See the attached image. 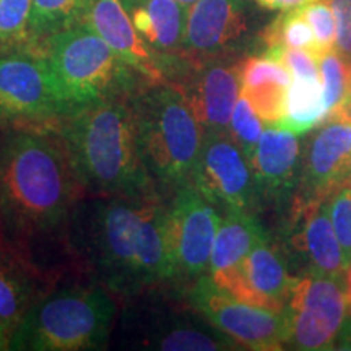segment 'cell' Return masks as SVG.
<instances>
[{
    "instance_id": "cell-1",
    "label": "cell",
    "mask_w": 351,
    "mask_h": 351,
    "mask_svg": "<svg viewBox=\"0 0 351 351\" xmlns=\"http://www.w3.org/2000/svg\"><path fill=\"white\" fill-rule=\"evenodd\" d=\"M83 194L56 124L0 127V239L44 274L73 270L69 230Z\"/></svg>"
},
{
    "instance_id": "cell-2",
    "label": "cell",
    "mask_w": 351,
    "mask_h": 351,
    "mask_svg": "<svg viewBox=\"0 0 351 351\" xmlns=\"http://www.w3.org/2000/svg\"><path fill=\"white\" fill-rule=\"evenodd\" d=\"M69 249L73 270L119 302L174 285L161 199L83 194L72 213Z\"/></svg>"
},
{
    "instance_id": "cell-3",
    "label": "cell",
    "mask_w": 351,
    "mask_h": 351,
    "mask_svg": "<svg viewBox=\"0 0 351 351\" xmlns=\"http://www.w3.org/2000/svg\"><path fill=\"white\" fill-rule=\"evenodd\" d=\"M130 98L96 104L56 124L85 194L161 199L140 155Z\"/></svg>"
},
{
    "instance_id": "cell-4",
    "label": "cell",
    "mask_w": 351,
    "mask_h": 351,
    "mask_svg": "<svg viewBox=\"0 0 351 351\" xmlns=\"http://www.w3.org/2000/svg\"><path fill=\"white\" fill-rule=\"evenodd\" d=\"M119 313V300L106 288L77 270L64 271L25 314L10 351L106 350Z\"/></svg>"
},
{
    "instance_id": "cell-5",
    "label": "cell",
    "mask_w": 351,
    "mask_h": 351,
    "mask_svg": "<svg viewBox=\"0 0 351 351\" xmlns=\"http://www.w3.org/2000/svg\"><path fill=\"white\" fill-rule=\"evenodd\" d=\"M130 101L143 165L166 200L194 184L204 129L182 91L169 82H147Z\"/></svg>"
},
{
    "instance_id": "cell-6",
    "label": "cell",
    "mask_w": 351,
    "mask_h": 351,
    "mask_svg": "<svg viewBox=\"0 0 351 351\" xmlns=\"http://www.w3.org/2000/svg\"><path fill=\"white\" fill-rule=\"evenodd\" d=\"M44 52L60 119L106 101L130 98L150 82L85 23L57 33Z\"/></svg>"
},
{
    "instance_id": "cell-7",
    "label": "cell",
    "mask_w": 351,
    "mask_h": 351,
    "mask_svg": "<svg viewBox=\"0 0 351 351\" xmlns=\"http://www.w3.org/2000/svg\"><path fill=\"white\" fill-rule=\"evenodd\" d=\"M117 343L132 350H239L215 328L187 298V289L166 285L121 302Z\"/></svg>"
},
{
    "instance_id": "cell-8",
    "label": "cell",
    "mask_w": 351,
    "mask_h": 351,
    "mask_svg": "<svg viewBox=\"0 0 351 351\" xmlns=\"http://www.w3.org/2000/svg\"><path fill=\"white\" fill-rule=\"evenodd\" d=\"M278 218L274 239L293 274L343 280L348 262L328 217L326 200L296 195Z\"/></svg>"
},
{
    "instance_id": "cell-9",
    "label": "cell",
    "mask_w": 351,
    "mask_h": 351,
    "mask_svg": "<svg viewBox=\"0 0 351 351\" xmlns=\"http://www.w3.org/2000/svg\"><path fill=\"white\" fill-rule=\"evenodd\" d=\"M166 239L176 287L189 289L207 275L221 212L187 184L165 200Z\"/></svg>"
},
{
    "instance_id": "cell-10",
    "label": "cell",
    "mask_w": 351,
    "mask_h": 351,
    "mask_svg": "<svg viewBox=\"0 0 351 351\" xmlns=\"http://www.w3.org/2000/svg\"><path fill=\"white\" fill-rule=\"evenodd\" d=\"M191 304L223 335L244 350L278 351L288 343L287 311L258 307L236 300L221 289L213 278L202 275L187 289Z\"/></svg>"
},
{
    "instance_id": "cell-11",
    "label": "cell",
    "mask_w": 351,
    "mask_h": 351,
    "mask_svg": "<svg viewBox=\"0 0 351 351\" xmlns=\"http://www.w3.org/2000/svg\"><path fill=\"white\" fill-rule=\"evenodd\" d=\"M60 111L46 52L33 46L0 54V127L57 124Z\"/></svg>"
},
{
    "instance_id": "cell-12",
    "label": "cell",
    "mask_w": 351,
    "mask_h": 351,
    "mask_svg": "<svg viewBox=\"0 0 351 351\" xmlns=\"http://www.w3.org/2000/svg\"><path fill=\"white\" fill-rule=\"evenodd\" d=\"M288 343L295 350H335L346 320L343 280L330 276H296L289 293Z\"/></svg>"
},
{
    "instance_id": "cell-13",
    "label": "cell",
    "mask_w": 351,
    "mask_h": 351,
    "mask_svg": "<svg viewBox=\"0 0 351 351\" xmlns=\"http://www.w3.org/2000/svg\"><path fill=\"white\" fill-rule=\"evenodd\" d=\"M192 182L221 213L261 212L251 161L230 132H205Z\"/></svg>"
},
{
    "instance_id": "cell-14",
    "label": "cell",
    "mask_w": 351,
    "mask_h": 351,
    "mask_svg": "<svg viewBox=\"0 0 351 351\" xmlns=\"http://www.w3.org/2000/svg\"><path fill=\"white\" fill-rule=\"evenodd\" d=\"M241 59L219 57L192 60L186 57L179 73L171 82L186 96L204 134L228 132L231 114L241 96Z\"/></svg>"
},
{
    "instance_id": "cell-15",
    "label": "cell",
    "mask_w": 351,
    "mask_h": 351,
    "mask_svg": "<svg viewBox=\"0 0 351 351\" xmlns=\"http://www.w3.org/2000/svg\"><path fill=\"white\" fill-rule=\"evenodd\" d=\"M244 0H197L187 8L181 54L192 60L244 57L249 36Z\"/></svg>"
},
{
    "instance_id": "cell-16",
    "label": "cell",
    "mask_w": 351,
    "mask_h": 351,
    "mask_svg": "<svg viewBox=\"0 0 351 351\" xmlns=\"http://www.w3.org/2000/svg\"><path fill=\"white\" fill-rule=\"evenodd\" d=\"M302 147L301 135L280 127H265L251 158L261 212L274 210L280 217L291 205L300 187Z\"/></svg>"
},
{
    "instance_id": "cell-17",
    "label": "cell",
    "mask_w": 351,
    "mask_h": 351,
    "mask_svg": "<svg viewBox=\"0 0 351 351\" xmlns=\"http://www.w3.org/2000/svg\"><path fill=\"white\" fill-rule=\"evenodd\" d=\"M295 280L296 275L270 232L254 245L238 270L215 283L236 300L283 313Z\"/></svg>"
},
{
    "instance_id": "cell-18",
    "label": "cell",
    "mask_w": 351,
    "mask_h": 351,
    "mask_svg": "<svg viewBox=\"0 0 351 351\" xmlns=\"http://www.w3.org/2000/svg\"><path fill=\"white\" fill-rule=\"evenodd\" d=\"M351 179V124L327 119L302 147L301 178L296 195L327 200Z\"/></svg>"
},
{
    "instance_id": "cell-19",
    "label": "cell",
    "mask_w": 351,
    "mask_h": 351,
    "mask_svg": "<svg viewBox=\"0 0 351 351\" xmlns=\"http://www.w3.org/2000/svg\"><path fill=\"white\" fill-rule=\"evenodd\" d=\"M59 276L44 274L0 239V351H10L25 314Z\"/></svg>"
},
{
    "instance_id": "cell-20",
    "label": "cell",
    "mask_w": 351,
    "mask_h": 351,
    "mask_svg": "<svg viewBox=\"0 0 351 351\" xmlns=\"http://www.w3.org/2000/svg\"><path fill=\"white\" fill-rule=\"evenodd\" d=\"M78 23H85L150 82H165L160 59L138 36L122 0H85Z\"/></svg>"
},
{
    "instance_id": "cell-21",
    "label": "cell",
    "mask_w": 351,
    "mask_h": 351,
    "mask_svg": "<svg viewBox=\"0 0 351 351\" xmlns=\"http://www.w3.org/2000/svg\"><path fill=\"white\" fill-rule=\"evenodd\" d=\"M138 36L160 59L161 72L182 56L187 8L176 0H122ZM166 82V80H165Z\"/></svg>"
},
{
    "instance_id": "cell-22",
    "label": "cell",
    "mask_w": 351,
    "mask_h": 351,
    "mask_svg": "<svg viewBox=\"0 0 351 351\" xmlns=\"http://www.w3.org/2000/svg\"><path fill=\"white\" fill-rule=\"evenodd\" d=\"M239 82L241 96L251 103L265 125L278 124L293 82L288 69L267 52L247 54L239 62Z\"/></svg>"
},
{
    "instance_id": "cell-23",
    "label": "cell",
    "mask_w": 351,
    "mask_h": 351,
    "mask_svg": "<svg viewBox=\"0 0 351 351\" xmlns=\"http://www.w3.org/2000/svg\"><path fill=\"white\" fill-rule=\"evenodd\" d=\"M270 234V231L262 225L261 219L254 213L225 212L221 213L217 236L210 257L208 275L213 282L232 274L239 269L254 245L261 243Z\"/></svg>"
},
{
    "instance_id": "cell-24",
    "label": "cell",
    "mask_w": 351,
    "mask_h": 351,
    "mask_svg": "<svg viewBox=\"0 0 351 351\" xmlns=\"http://www.w3.org/2000/svg\"><path fill=\"white\" fill-rule=\"evenodd\" d=\"M326 121L327 106L320 78H293L285 103V112L275 127L302 137Z\"/></svg>"
},
{
    "instance_id": "cell-25",
    "label": "cell",
    "mask_w": 351,
    "mask_h": 351,
    "mask_svg": "<svg viewBox=\"0 0 351 351\" xmlns=\"http://www.w3.org/2000/svg\"><path fill=\"white\" fill-rule=\"evenodd\" d=\"M85 0H33L29 16V46L43 49L47 41L78 23Z\"/></svg>"
},
{
    "instance_id": "cell-26",
    "label": "cell",
    "mask_w": 351,
    "mask_h": 351,
    "mask_svg": "<svg viewBox=\"0 0 351 351\" xmlns=\"http://www.w3.org/2000/svg\"><path fill=\"white\" fill-rule=\"evenodd\" d=\"M257 41L262 46V51L275 49V47H293V49L313 52L317 59L320 56L313 28L307 23L301 8L280 13L258 33Z\"/></svg>"
},
{
    "instance_id": "cell-27",
    "label": "cell",
    "mask_w": 351,
    "mask_h": 351,
    "mask_svg": "<svg viewBox=\"0 0 351 351\" xmlns=\"http://www.w3.org/2000/svg\"><path fill=\"white\" fill-rule=\"evenodd\" d=\"M317 60L328 117L343 104L351 90V60L337 49L324 52Z\"/></svg>"
},
{
    "instance_id": "cell-28",
    "label": "cell",
    "mask_w": 351,
    "mask_h": 351,
    "mask_svg": "<svg viewBox=\"0 0 351 351\" xmlns=\"http://www.w3.org/2000/svg\"><path fill=\"white\" fill-rule=\"evenodd\" d=\"M33 0H0V54L29 46Z\"/></svg>"
},
{
    "instance_id": "cell-29",
    "label": "cell",
    "mask_w": 351,
    "mask_h": 351,
    "mask_svg": "<svg viewBox=\"0 0 351 351\" xmlns=\"http://www.w3.org/2000/svg\"><path fill=\"white\" fill-rule=\"evenodd\" d=\"M263 130H265V122L254 111L251 103L243 96H239L234 111L231 114L228 132H230L231 138L238 143L244 155L247 156L249 161H251L254 152H256L257 145L261 142Z\"/></svg>"
},
{
    "instance_id": "cell-30",
    "label": "cell",
    "mask_w": 351,
    "mask_h": 351,
    "mask_svg": "<svg viewBox=\"0 0 351 351\" xmlns=\"http://www.w3.org/2000/svg\"><path fill=\"white\" fill-rule=\"evenodd\" d=\"M328 217L337 232L346 262L351 261V182L337 189L326 200Z\"/></svg>"
},
{
    "instance_id": "cell-31",
    "label": "cell",
    "mask_w": 351,
    "mask_h": 351,
    "mask_svg": "<svg viewBox=\"0 0 351 351\" xmlns=\"http://www.w3.org/2000/svg\"><path fill=\"white\" fill-rule=\"evenodd\" d=\"M301 10L307 23L313 28L320 56L324 52L337 49V21L330 3L327 0H317V2L302 7Z\"/></svg>"
},
{
    "instance_id": "cell-32",
    "label": "cell",
    "mask_w": 351,
    "mask_h": 351,
    "mask_svg": "<svg viewBox=\"0 0 351 351\" xmlns=\"http://www.w3.org/2000/svg\"><path fill=\"white\" fill-rule=\"evenodd\" d=\"M280 60L293 78H311L317 80L320 78L319 60L313 52L302 49H293V47H275V49L262 51Z\"/></svg>"
},
{
    "instance_id": "cell-33",
    "label": "cell",
    "mask_w": 351,
    "mask_h": 351,
    "mask_svg": "<svg viewBox=\"0 0 351 351\" xmlns=\"http://www.w3.org/2000/svg\"><path fill=\"white\" fill-rule=\"evenodd\" d=\"M337 21V51L351 60V0H327Z\"/></svg>"
},
{
    "instance_id": "cell-34",
    "label": "cell",
    "mask_w": 351,
    "mask_h": 351,
    "mask_svg": "<svg viewBox=\"0 0 351 351\" xmlns=\"http://www.w3.org/2000/svg\"><path fill=\"white\" fill-rule=\"evenodd\" d=\"M258 5L267 8V10H278V12H288L296 10V8H302L309 3L317 2V0H254Z\"/></svg>"
},
{
    "instance_id": "cell-35",
    "label": "cell",
    "mask_w": 351,
    "mask_h": 351,
    "mask_svg": "<svg viewBox=\"0 0 351 351\" xmlns=\"http://www.w3.org/2000/svg\"><path fill=\"white\" fill-rule=\"evenodd\" d=\"M327 119H337V121L350 122L351 124V90H350L348 96H346V99L343 101V104H341L337 111H333L330 116L327 117Z\"/></svg>"
},
{
    "instance_id": "cell-36",
    "label": "cell",
    "mask_w": 351,
    "mask_h": 351,
    "mask_svg": "<svg viewBox=\"0 0 351 351\" xmlns=\"http://www.w3.org/2000/svg\"><path fill=\"white\" fill-rule=\"evenodd\" d=\"M343 287H345V300H346V315L351 319V261L346 267L343 276Z\"/></svg>"
},
{
    "instance_id": "cell-37",
    "label": "cell",
    "mask_w": 351,
    "mask_h": 351,
    "mask_svg": "<svg viewBox=\"0 0 351 351\" xmlns=\"http://www.w3.org/2000/svg\"><path fill=\"white\" fill-rule=\"evenodd\" d=\"M176 2L182 3V5H186V7H191L192 3H195V2H197V0H176Z\"/></svg>"
},
{
    "instance_id": "cell-38",
    "label": "cell",
    "mask_w": 351,
    "mask_h": 351,
    "mask_svg": "<svg viewBox=\"0 0 351 351\" xmlns=\"http://www.w3.org/2000/svg\"><path fill=\"white\" fill-rule=\"evenodd\" d=\"M350 182H351V179H350Z\"/></svg>"
}]
</instances>
